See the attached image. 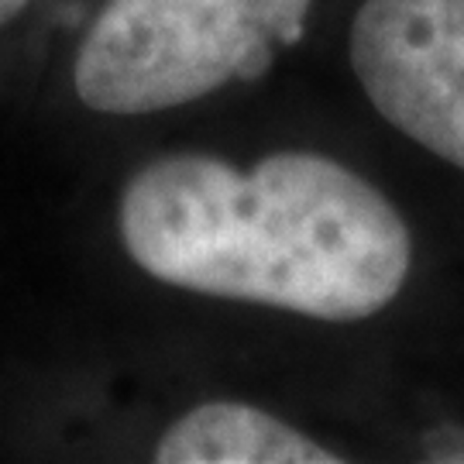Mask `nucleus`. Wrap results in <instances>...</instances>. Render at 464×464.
Listing matches in <instances>:
<instances>
[{
	"label": "nucleus",
	"mask_w": 464,
	"mask_h": 464,
	"mask_svg": "<svg viewBox=\"0 0 464 464\" xmlns=\"http://www.w3.org/2000/svg\"><path fill=\"white\" fill-rule=\"evenodd\" d=\"M111 241L145 282L193 299L351 327L416 276L396 197L324 149H169L117 183Z\"/></svg>",
	"instance_id": "1"
},
{
	"label": "nucleus",
	"mask_w": 464,
	"mask_h": 464,
	"mask_svg": "<svg viewBox=\"0 0 464 464\" xmlns=\"http://www.w3.org/2000/svg\"><path fill=\"white\" fill-rule=\"evenodd\" d=\"M320 0H90L52 52L59 107L86 124L183 114L262 83Z\"/></svg>",
	"instance_id": "2"
},
{
	"label": "nucleus",
	"mask_w": 464,
	"mask_h": 464,
	"mask_svg": "<svg viewBox=\"0 0 464 464\" xmlns=\"http://www.w3.org/2000/svg\"><path fill=\"white\" fill-rule=\"evenodd\" d=\"M344 55L382 124L464 183V0H358Z\"/></svg>",
	"instance_id": "3"
},
{
	"label": "nucleus",
	"mask_w": 464,
	"mask_h": 464,
	"mask_svg": "<svg viewBox=\"0 0 464 464\" xmlns=\"http://www.w3.org/2000/svg\"><path fill=\"white\" fill-rule=\"evenodd\" d=\"M155 464H341L348 450L262 402L199 399L149 444Z\"/></svg>",
	"instance_id": "4"
},
{
	"label": "nucleus",
	"mask_w": 464,
	"mask_h": 464,
	"mask_svg": "<svg viewBox=\"0 0 464 464\" xmlns=\"http://www.w3.org/2000/svg\"><path fill=\"white\" fill-rule=\"evenodd\" d=\"M66 0H0V76H11L66 24Z\"/></svg>",
	"instance_id": "5"
}]
</instances>
